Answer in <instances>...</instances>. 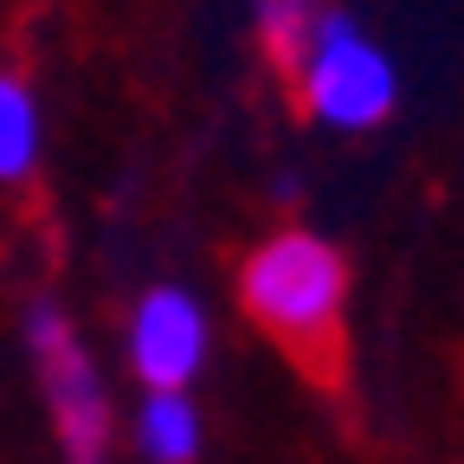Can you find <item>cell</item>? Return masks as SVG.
I'll return each mask as SVG.
<instances>
[{
	"instance_id": "6da1fadb",
	"label": "cell",
	"mask_w": 464,
	"mask_h": 464,
	"mask_svg": "<svg viewBox=\"0 0 464 464\" xmlns=\"http://www.w3.org/2000/svg\"><path fill=\"white\" fill-rule=\"evenodd\" d=\"M239 304L246 316L284 342L310 374H342V310H348V265L323 232L284 226L252 246L239 265Z\"/></svg>"
},
{
	"instance_id": "7a4b0ae2",
	"label": "cell",
	"mask_w": 464,
	"mask_h": 464,
	"mask_svg": "<svg viewBox=\"0 0 464 464\" xmlns=\"http://www.w3.org/2000/svg\"><path fill=\"white\" fill-rule=\"evenodd\" d=\"M297 97L304 110L316 116L323 130H342V136H362V130H381L393 103H400V72L374 33H362L348 14H316L297 58Z\"/></svg>"
},
{
	"instance_id": "3957f363",
	"label": "cell",
	"mask_w": 464,
	"mask_h": 464,
	"mask_svg": "<svg viewBox=\"0 0 464 464\" xmlns=\"http://www.w3.org/2000/svg\"><path fill=\"white\" fill-rule=\"evenodd\" d=\"M33 355H39V381L52 400V426L72 464H103L110 445V393L97 362L84 355V342L72 335V323L58 310H33Z\"/></svg>"
},
{
	"instance_id": "277c9868",
	"label": "cell",
	"mask_w": 464,
	"mask_h": 464,
	"mask_svg": "<svg viewBox=\"0 0 464 464\" xmlns=\"http://www.w3.org/2000/svg\"><path fill=\"white\" fill-rule=\"evenodd\" d=\"M207 362V310L181 284H155L130 316V368L149 393H181Z\"/></svg>"
},
{
	"instance_id": "5b68a950",
	"label": "cell",
	"mask_w": 464,
	"mask_h": 464,
	"mask_svg": "<svg viewBox=\"0 0 464 464\" xmlns=\"http://www.w3.org/2000/svg\"><path fill=\"white\" fill-rule=\"evenodd\" d=\"M39 168V103L20 72H0V188Z\"/></svg>"
},
{
	"instance_id": "8992f818",
	"label": "cell",
	"mask_w": 464,
	"mask_h": 464,
	"mask_svg": "<svg viewBox=\"0 0 464 464\" xmlns=\"http://www.w3.org/2000/svg\"><path fill=\"white\" fill-rule=\"evenodd\" d=\"M136 439L149 464H194L200 451V413L188 393H149V406L136 413Z\"/></svg>"
},
{
	"instance_id": "52a82bcc",
	"label": "cell",
	"mask_w": 464,
	"mask_h": 464,
	"mask_svg": "<svg viewBox=\"0 0 464 464\" xmlns=\"http://www.w3.org/2000/svg\"><path fill=\"white\" fill-rule=\"evenodd\" d=\"M252 14H258L265 45L290 65V58H297V45H304V33H310V20H316V0H252Z\"/></svg>"
}]
</instances>
